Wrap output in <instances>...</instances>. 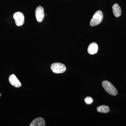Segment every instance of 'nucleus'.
Returning a JSON list of instances; mask_svg holds the SVG:
<instances>
[{
    "mask_svg": "<svg viewBox=\"0 0 126 126\" xmlns=\"http://www.w3.org/2000/svg\"><path fill=\"white\" fill-rule=\"evenodd\" d=\"M102 86L109 94L116 96L117 94V90L112 84L108 81H104L102 82Z\"/></svg>",
    "mask_w": 126,
    "mask_h": 126,
    "instance_id": "1",
    "label": "nucleus"
},
{
    "mask_svg": "<svg viewBox=\"0 0 126 126\" xmlns=\"http://www.w3.org/2000/svg\"><path fill=\"white\" fill-rule=\"evenodd\" d=\"M103 19V14L101 11H98L95 12L90 21L91 26H94L99 24Z\"/></svg>",
    "mask_w": 126,
    "mask_h": 126,
    "instance_id": "2",
    "label": "nucleus"
},
{
    "mask_svg": "<svg viewBox=\"0 0 126 126\" xmlns=\"http://www.w3.org/2000/svg\"><path fill=\"white\" fill-rule=\"evenodd\" d=\"M50 68L52 72L56 74L62 73L66 70L65 65L60 63H53L51 64Z\"/></svg>",
    "mask_w": 126,
    "mask_h": 126,
    "instance_id": "3",
    "label": "nucleus"
},
{
    "mask_svg": "<svg viewBox=\"0 0 126 126\" xmlns=\"http://www.w3.org/2000/svg\"><path fill=\"white\" fill-rule=\"evenodd\" d=\"M13 17L15 20L16 24L18 26L23 25L24 23L25 17L23 13L20 12H17L14 14Z\"/></svg>",
    "mask_w": 126,
    "mask_h": 126,
    "instance_id": "4",
    "label": "nucleus"
},
{
    "mask_svg": "<svg viewBox=\"0 0 126 126\" xmlns=\"http://www.w3.org/2000/svg\"><path fill=\"white\" fill-rule=\"evenodd\" d=\"M35 14L37 21L39 23L42 22L45 16L44 10L43 7L41 6L37 7L35 10Z\"/></svg>",
    "mask_w": 126,
    "mask_h": 126,
    "instance_id": "5",
    "label": "nucleus"
},
{
    "mask_svg": "<svg viewBox=\"0 0 126 126\" xmlns=\"http://www.w3.org/2000/svg\"><path fill=\"white\" fill-rule=\"evenodd\" d=\"M9 81L12 85L16 87L19 88L21 86V83L15 75L12 74L10 76Z\"/></svg>",
    "mask_w": 126,
    "mask_h": 126,
    "instance_id": "6",
    "label": "nucleus"
},
{
    "mask_svg": "<svg viewBox=\"0 0 126 126\" xmlns=\"http://www.w3.org/2000/svg\"><path fill=\"white\" fill-rule=\"evenodd\" d=\"M98 50V46L96 43H91L88 47V53L90 54L93 55L96 53Z\"/></svg>",
    "mask_w": 126,
    "mask_h": 126,
    "instance_id": "7",
    "label": "nucleus"
},
{
    "mask_svg": "<svg viewBox=\"0 0 126 126\" xmlns=\"http://www.w3.org/2000/svg\"><path fill=\"white\" fill-rule=\"evenodd\" d=\"M45 122L43 118L39 117L34 119L31 123L30 126H45Z\"/></svg>",
    "mask_w": 126,
    "mask_h": 126,
    "instance_id": "8",
    "label": "nucleus"
},
{
    "mask_svg": "<svg viewBox=\"0 0 126 126\" xmlns=\"http://www.w3.org/2000/svg\"><path fill=\"white\" fill-rule=\"evenodd\" d=\"M113 13L115 16L119 17L121 15L122 11L121 7L117 4H115L112 6Z\"/></svg>",
    "mask_w": 126,
    "mask_h": 126,
    "instance_id": "9",
    "label": "nucleus"
},
{
    "mask_svg": "<svg viewBox=\"0 0 126 126\" xmlns=\"http://www.w3.org/2000/svg\"><path fill=\"white\" fill-rule=\"evenodd\" d=\"M97 110L98 112L103 113H108L110 111L109 107L106 105H102L97 107Z\"/></svg>",
    "mask_w": 126,
    "mask_h": 126,
    "instance_id": "10",
    "label": "nucleus"
},
{
    "mask_svg": "<svg viewBox=\"0 0 126 126\" xmlns=\"http://www.w3.org/2000/svg\"><path fill=\"white\" fill-rule=\"evenodd\" d=\"M84 101L87 104L89 105L92 103L93 100L91 97H87L84 99Z\"/></svg>",
    "mask_w": 126,
    "mask_h": 126,
    "instance_id": "11",
    "label": "nucleus"
},
{
    "mask_svg": "<svg viewBox=\"0 0 126 126\" xmlns=\"http://www.w3.org/2000/svg\"><path fill=\"white\" fill-rule=\"evenodd\" d=\"M0 96H1V94H0Z\"/></svg>",
    "mask_w": 126,
    "mask_h": 126,
    "instance_id": "12",
    "label": "nucleus"
}]
</instances>
